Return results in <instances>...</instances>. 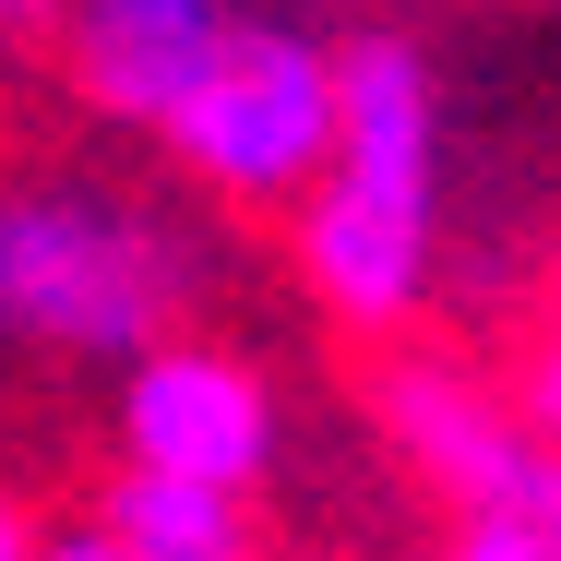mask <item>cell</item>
I'll return each mask as SVG.
<instances>
[{"label": "cell", "instance_id": "7c38bea8", "mask_svg": "<svg viewBox=\"0 0 561 561\" xmlns=\"http://www.w3.org/2000/svg\"><path fill=\"white\" fill-rule=\"evenodd\" d=\"M24 538H36V526H24V514H12V490H0V561H24Z\"/></svg>", "mask_w": 561, "mask_h": 561}, {"label": "cell", "instance_id": "7a4b0ae2", "mask_svg": "<svg viewBox=\"0 0 561 561\" xmlns=\"http://www.w3.org/2000/svg\"><path fill=\"white\" fill-rule=\"evenodd\" d=\"M204 299V239L180 204L108 168H24L0 180V346L119 370Z\"/></svg>", "mask_w": 561, "mask_h": 561}, {"label": "cell", "instance_id": "4fadbf2b", "mask_svg": "<svg viewBox=\"0 0 561 561\" xmlns=\"http://www.w3.org/2000/svg\"><path fill=\"white\" fill-rule=\"evenodd\" d=\"M550 323H561V263H550Z\"/></svg>", "mask_w": 561, "mask_h": 561}, {"label": "cell", "instance_id": "8fae6325", "mask_svg": "<svg viewBox=\"0 0 561 561\" xmlns=\"http://www.w3.org/2000/svg\"><path fill=\"white\" fill-rule=\"evenodd\" d=\"M60 24V0H0V36H48Z\"/></svg>", "mask_w": 561, "mask_h": 561}, {"label": "cell", "instance_id": "52a82bcc", "mask_svg": "<svg viewBox=\"0 0 561 561\" xmlns=\"http://www.w3.org/2000/svg\"><path fill=\"white\" fill-rule=\"evenodd\" d=\"M119 561H251V502L239 490H192V478H144L119 466L96 502Z\"/></svg>", "mask_w": 561, "mask_h": 561}, {"label": "cell", "instance_id": "ba28073f", "mask_svg": "<svg viewBox=\"0 0 561 561\" xmlns=\"http://www.w3.org/2000/svg\"><path fill=\"white\" fill-rule=\"evenodd\" d=\"M443 561H561V550L526 526V514H466V526L443 538Z\"/></svg>", "mask_w": 561, "mask_h": 561}, {"label": "cell", "instance_id": "30bf717a", "mask_svg": "<svg viewBox=\"0 0 561 561\" xmlns=\"http://www.w3.org/2000/svg\"><path fill=\"white\" fill-rule=\"evenodd\" d=\"M526 526H538V538L561 550V454H550V478H538V502H526Z\"/></svg>", "mask_w": 561, "mask_h": 561}, {"label": "cell", "instance_id": "8992f818", "mask_svg": "<svg viewBox=\"0 0 561 561\" xmlns=\"http://www.w3.org/2000/svg\"><path fill=\"white\" fill-rule=\"evenodd\" d=\"M251 0H60L48 48H60V84L72 108L108 119V131H168V108L204 84V60L227 48Z\"/></svg>", "mask_w": 561, "mask_h": 561}, {"label": "cell", "instance_id": "3957f363", "mask_svg": "<svg viewBox=\"0 0 561 561\" xmlns=\"http://www.w3.org/2000/svg\"><path fill=\"white\" fill-rule=\"evenodd\" d=\"M323 144H335V36L287 12H239L204 84L156 131V156L227 216H299V192L323 180Z\"/></svg>", "mask_w": 561, "mask_h": 561}, {"label": "cell", "instance_id": "5b68a950", "mask_svg": "<svg viewBox=\"0 0 561 561\" xmlns=\"http://www.w3.org/2000/svg\"><path fill=\"white\" fill-rule=\"evenodd\" d=\"M370 419H382L394 466H407L431 502H454V526H466V514H526L538 478H550V443L526 431V407L490 394L443 346H394V358L370 370Z\"/></svg>", "mask_w": 561, "mask_h": 561}, {"label": "cell", "instance_id": "9c48e42d", "mask_svg": "<svg viewBox=\"0 0 561 561\" xmlns=\"http://www.w3.org/2000/svg\"><path fill=\"white\" fill-rule=\"evenodd\" d=\"M24 561H119V550H108V526H96V514H72V526H36Z\"/></svg>", "mask_w": 561, "mask_h": 561}, {"label": "cell", "instance_id": "6da1fadb", "mask_svg": "<svg viewBox=\"0 0 561 561\" xmlns=\"http://www.w3.org/2000/svg\"><path fill=\"white\" fill-rule=\"evenodd\" d=\"M287 227L311 311L358 346H407L443 287V72L407 24L335 36V144Z\"/></svg>", "mask_w": 561, "mask_h": 561}, {"label": "cell", "instance_id": "277c9868", "mask_svg": "<svg viewBox=\"0 0 561 561\" xmlns=\"http://www.w3.org/2000/svg\"><path fill=\"white\" fill-rule=\"evenodd\" d=\"M119 466L251 502L275 478V382H263V358H239L216 335H156L144 358H119Z\"/></svg>", "mask_w": 561, "mask_h": 561}]
</instances>
